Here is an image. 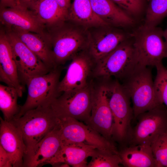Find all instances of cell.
<instances>
[{
	"mask_svg": "<svg viewBox=\"0 0 167 167\" xmlns=\"http://www.w3.org/2000/svg\"><path fill=\"white\" fill-rule=\"evenodd\" d=\"M15 5L16 0H0V8L12 7Z\"/></svg>",
	"mask_w": 167,
	"mask_h": 167,
	"instance_id": "d6a6232c",
	"label": "cell"
},
{
	"mask_svg": "<svg viewBox=\"0 0 167 167\" xmlns=\"http://www.w3.org/2000/svg\"><path fill=\"white\" fill-rule=\"evenodd\" d=\"M151 146L156 167H167V130L158 136Z\"/></svg>",
	"mask_w": 167,
	"mask_h": 167,
	"instance_id": "83f0119b",
	"label": "cell"
},
{
	"mask_svg": "<svg viewBox=\"0 0 167 167\" xmlns=\"http://www.w3.org/2000/svg\"><path fill=\"white\" fill-rule=\"evenodd\" d=\"M18 97L15 88L0 84V109L5 121H11L19 113L21 106L17 103Z\"/></svg>",
	"mask_w": 167,
	"mask_h": 167,
	"instance_id": "d4e9b609",
	"label": "cell"
},
{
	"mask_svg": "<svg viewBox=\"0 0 167 167\" xmlns=\"http://www.w3.org/2000/svg\"><path fill=\"white\" fill-rule=\"evenodd\" d=\"M106 92L113 118L112 136L122 141L129 139L134 118L130 98L120 82L113 78L106 79Z\"/></svg>",
	"mask_w": 167,
	"mask_h": 167,
	"instance_id": "277c9868",
	"label": "cell"
},
{
	"mask_svg": "<svg viewBox=\"0 0 167 167\" xmlns=\"http://www.w3.org/2000/svg\"><path fill=\"white\" fill-rule=\"evenodd\" d=\"M51 69L57 67L53 57L49 38L45 36L28 31L19 28H9Z\"/></svg>",
	"mask_w": 167,
	"mask_h": 167,
	"instance_id": "ffe728a7",
	"label": "cell"
},
{
	"mask_svg": "<svg viewBox=\"0 0 167 167\" xmlns=\"http://www.w3.org/2000/svg\"><path fill=\"white\" fill-rule=\"evenodd\" d=\"M51 36L50 43L55 63L62 66L79 52L88 49L89 33L77 28L60 27Z\"/></svg>",
	"mask_w": 167,
	"mask_h": 167,
	"instance_id": "ba28073f",
	"label": "cell"
},
{
	"mask_svg": "<svg viewBox=\"0 0 167 167\" xmlns=\"http://www.w3.org/2000/svg\"><path fill=\"white\" fill-rule=\"evenodd\" d=\"M92 84L91 112L86 124L110 139L112 137L113 121L107 95L106 79L95 77Z\"/></svg>",
	"mask_w": 167,
	"mask_h": 167,
	"instance_id": "8fae6325",
	"label": "cell"
},
{
	"mask_svg": "<svg viewBox=\"0 0 167 167\" xmlns=\"http://www.w3.org/2000/svg\"><path fill=\"white\" fill-rule=\"evenodd\" d=\"M121 164L126 167H156L151 146L131 145L119 152Z\"/></svg>",
	"mask_w": 167,
	"mask_h": 167,
	"instance_id": "cb8c5ba5",
	"label": "cell"
},
{
	"mask_svg": "<svg viewBox=\"0 0 167 167\" xmlns=\"http://www.w3.org/2000/svg\"><path fill=\"white\" fill-rule=\"evenodd\" d=\"M163 36L165 38V42L167 47V27L166 29L163 31Z\"/></svg>",
	"mask_w": 167,
	"mask_h": 167,
	"instance_id": "e575fe53",
	"label": "cell"
},
{
	"mask_svg": "<svg viewBox=\"0 0 167 167\" xmlns=\"http://www.w3.org/2000/svg\"><path fill=\"white\" fill-rule=\"evenodd\" d=\"M61 144L58 124L35 146L30 155L24 160L23 167H37L47 164L59 151Z\"/></svg>",
	"mask_w": 167,
	"mask_h": 167,
	"instance_id": "ac0fdd59",
	"label": "cell"
},
{
	"mask_svg": "<svg viewBox=\"0 0 167 167\" xmlns=\"http://www.w3.org/2000/svg\"><path fill=\"white\" fill-rule=\"evenodd\" d=\"M147 0V2H148V1H149V0Z\"/></svg>",
	"mask_w": 167,
	"mask_h": 167,
	"instance_id": "d590c367",
	"label": "cell"
},
{
	"mask_svg": "<svg viewBox=\"0 0 167 167\" xmlns=\"http://www.w3.org/2000/svg\"><path fill=\"white\" fill-rule=\"evenodd\" d=\"M131 16H137L144 10L146 0H111Z\"/></svg>",
	"mask_w": 167,
	"mask_h": 167,
	"instance_id": "f546056e",
	"label": "cell"
},
{
	"mask_svg": "<svg viewBox=\"0 0 167 167\" xmlns=\"http://www.w3.org/2000/svg\"><path fill=\"white\" fill-rule=\"evenodd\" d=\"M59 6L65 11L68 13L70 7L71 0H55Z\"/></svg>",
	"mask_w": 167,
	"mask_h": 167,
	"instance_id": "1f68e13d",
	"label": "cell"
},
{
	"mask_svg": "<svg viewBox=\"0 0 167 167\" xmlns=\"http://www.w3.org/2000/svg\"></svg>",
	"mask_w": 167,
	"mask_h": 167,
	"instance_id": "8d00e7d4",
	"label": "cell"
},
{
	"mask_svg": "<svg viewBox=\"0 0 167 167\" xmlns=\"http://www.w3.org/2000/svg\"><path fill=\"white\" fill-rule=\"evenodd\" d=\"M38 0H16V5H18L27 8L31 3Z\"/></svg>",
	"mask_w": 167,
	"mask_h": 167,
	"instance_id": "836d02e7",
	"label": "cell"
},
{
	"mask_svg": "<svg viewBox=\"0 0 167 167\" xmlns=\"http://www.w3.org/2000/svg\"><path fill=\"white\" fill-rule=\"evenodd\" d=\"M0 79L7 85L15 88L19 97L22 96L24 87L19 79L17 66L6 32L0 34Z\"/></svg>",
	"mask_w": 167,
	"mask_h": 167,
	"instance_id": "d6986e66",
	"label": "cell"
},
{
	"mask_svg": "<svg viewBox=\"0 0 167 167\" xmlns=\"http://www.w3.org/2000/svg\"><path fill=\"white\" fill-rule=\"evenodd\" d=\"M138 122L132 129L131 145L151 146L154 139L167 130V109L162 105L139 114Z\"/></svg>",
	"mask_w": 167,
	"mask_h": 167,
	"instance_id": "4fadbf2b",
	"label": "cell"
},
{
	"mask_svg": "<svg viewBox=\"0 0 167 167\" xmlns=\"http://www.w3.org/2000/svg\"><path fill=\"white\" fill-rule=\"evenodd\" d=\"M0 119V145L10 156L13 167H23L26 148L22 135L11 122Z\"/></svg>",
	"mask_w": 167,
	"mask_h": 167,
	"instance_id": "e0dca14e",
	"label": "cell"
},
{
	"mask_svg": "<svg viewBox=\"0 0 167 167\" xmlns=\"http://www.w3.org/2000/svg\"><path fill=\"white\" fill-rule=\"evenodd\" d=\"M122 163L119 154L96 149L88 164V167H118Z\"/></svg>",
	"mask_w": 167,
	"mask_h": 167,
	"instance_id": "4316f807",
	"label": "cell"
},
{
	"mask_svg": "<svg viewBox=\"0 0 167 167\" xmlns=\"http://www.w3.org/2000/svg\"><path fill=\"white\" fill-rule=\"evenodd\" d=\"M156 74L154 81L156 95L167 109V68L162 62L157 65Z\"/></svg>",
	"mask_w": 167,
	"mask_h": 167,
	"instance_id": "f1b7e54d",
	"label": "cell"
},
{
	"mask_svg": "<svg viewBox=\"0 0 167 167\" xmlns=\"http://www.w3.org/2000/svg\"><path fill=\"white\" fill-rule=\"evenodd\" d=\"M96 148L84 143L62 140L59 151L47 164L57 166L66 163L75 167H87V159L92 157Z\"/></svg>",
	"mask_w": 167,
	"mask_h": 167,
	"instance_id": "2e32d148",
	"label": "cell"
},
{
	"mask_svg": "<svg viewBox=\"0 0 167 167\" xmlns=\"http://www.w3.org/2000/svg\"><path fill=\"white\" fill-rule=\"evenodd\" d=\"M7 31L6 36L16 64L19 79L24 87L31 78L47 74L52 70L31 51L11 29L8 28Z\"/></svg>",
	"mask_w": 167,
	"mask_h": 167,
	"instance_id": "9c48e42d",
	"label": "cell"
},
{
	"mask_svg": "<svg viewBox=\"0 0 167 167\" xmlns=\"http://www.w3.org/2000/svg\"><path fill=\"white\" fill-rule=\"evenodd\" d=\"M138 66L132 40L127 38L97 62L95 77L112 78L122 81Z\"/></svg>",
	"mask_w": 167,
	"mask_h": 167,
	"instance_id": "5b68a950",
	"label": "cell"
},
{
	"mask_svg": "<svg viewBox=\"0 0 167 167\" xmlns=\"http://www.w3.org/2000/svg\"><path fill=\"white\" fill-rule=\"evenodd\" d=\"M163 33L160 28L143 24L131 34L138 65L155 66L167 58V47L163 39Z\"/></svg>",
	"mask_w": 167,
	"mask_h": 167,
	"instance_id": "3957f363",
	"label": "cell"
},
{
	"mask_svg": "<svg viewBox=\"0 0 167 167\" xmlns=\"http://www.w3.org/2000/svg\"><path fill=\"white\" fill-rule=\"evenodd\" d=\"M51 104L29 110L10 122L22 135L26 148L24 161L30 155L35 146L59 124V119Z\"/></svg>",
	"mask_w": 167,
	"mask_h": 167,
	"instance_id": "6da1fadb",
	"label": "cell"
},
{
	"mask_svg": "<svg viewBox=\"0 0 167 167\" xmlns=\"http://www.w3.org/2000/svg\"><path fill=\"white\" fill-rule=\"evenodd\" d=\"M0 20L8 28L16 27L25 30L45 36V26L27 8L16 5L0 8Z\"/></svg>",
	"mask_w": 167,
	"mask_h": 167,
	"instance_id": "9a60e30c",
	"label": "cell"
},
{
	"mask_svg": "<svg viewBox=\"0 0 167 167\" xmlns=\"http://www.w3.org/2000/svg\"><path fill=\"white\" fill-rule=\"evenodd\" d=\"M92 82L81 88L63 92L53 101L51 106L58 118L69 117L87 122L92 107Z\"/></svg>",
	"mask_w": 167,
	"mask_h": 167,
	"instance_id": "52a82bcc",
	"label": "cell"
},
{
	"mask_svg": "<svg viewBox=\"0 0 167 167\" xmlns=\"http://www.w3.org/2000/svg\"><path fill=\"white\" fill-rule=\"evenodd\" d=\"M12 159L8 153L0 145V167H12Z\"/></svg>",
	"mask_w": 167,
	"mask_h": 167,
	"instance_id": "4dcf8cb0",
	"label": "cell"
},
{
	"mask_svg": "<svg viewBox=\"0 0 167 167\" xmlns=\"http://www.w3.org/2000/svg\"><path fill=\"white\" fill-rule=\"evenodd\" d=\"M27 8L32 11L45 26L55 28L67 19L68 13L63 10L55 0H38Z\"/></svg>",
	"mask_w": 167,
	"mask_h": 167,
	"instance_id": "7402d4cb",
	"label": "cell"
},
{
	"mask_svg": "<svg viewBox=\"0 0 167 167\" xmlns=\"http://www.w3.org/2000/svg\"><path fill=\"white\" fill-rule=\"evenodd\" d=\"M62 69V66H58L47 74L33 77L27 81V99L15 118L39 106L51 104L60 95L58 88Z\"/></svg>",
	"mask_w": 167,
	"mask_h": 167,
	"instance_id": "8992f818",
	"label": "cell"
},
{
	"mask_svg": "<svg viewBox=\"0 0 167 167\" xmlns=\"http://www.w3.org/2000/svg\"><path fill=\"white\" fill-rule=\"evenodd\" d=\"M128 38L122 31L111 26L102 27L93 34L89 33L88 50L97 62L116 48Z\"/></svg>",
	"mask_w": 167,
	"mask_h": 167,
	"instance_id": "5bb4252c",
	"label": "cell"
},
{
	"mask_svg": "<svg viewBox=\"0 0 167 167\" xmlns=\"http://www.w3.org/2000/svg\"><path fill=\"white\" fill-rule=\"evenodd\" d=\"M121 82L132 100L134 119L142 113L164 105L156 95L151 71L148 66L138 65Z\"/></svg>",
	"mask_w": 167,
	"mask_h": 167,
	"instance_id": "7a4b0ae2",
	"label": "cell"
},
{
	"mask_svg": "<svg viewBox=\"0 0 167 167\" xmlns=\"http://www.w3.org/2000/svg\"><path fill=\"white\" fill-rule=\"evenodd\" d=\"M58 88L59 94L81 88L90 84L95 78L97 62L87 49L75 56Z\"/></svg>",
	"mask_w": 167,
	"mask_h": 167,
	"instance_id": "7c38bea8",
	"label": "cell"
},
{
	"mask_svg": "<svg viewBox=\"0 0 167 167\" xmlns=\"http://www.w3.org/2000/svg\"><path fill=\"white\" fill-rule=\"evenodd\" d=\"M67 19L86 28L110 26L95 13L90 0H73Z\"/></svg>",
	"mask_w": 167,
	"mask_h": 167,
	"instance_id": "603a6c76",
	"label": "cell"
},
{
	"mask_svg": "<svg viewBox=\"0 0 167 167\" xmlns=\"http://www.w3.org/2000/svg\"><path fill=\"white\" fill-rule=\"evenodd\" d=\"M93 11L110 26L126 27L134 24L132 17L111 0H90Z\"/></svg>",
	"mask_w": 167,
	"mask_h": 167,
	"instance_id": "44dd1931",
	"label": "cell"
},
{
	"mask_svg": "<svg viewBox=\"0 0 167 167\" xmlns=\"http://www.w3.org/2000/svg\"><path fill=\"white\" fill-rule=\"evenodd\" d=\"M144 24L154 27L167 16V0H149Z\"/></svg>",
	"mask_w": 167,
	"mask_h": 167,
	"instance_id": "484cf974",
	"label": "cell"
},
{
	"mask_svg": "<svg viewBox=\"0 0 167 167\" xmlns=\"http://www.w3.org/2000/svg\"><path fill=\"white\" fill-rule=\"evenodd\" d=\"M58 118L62 140L81 143L94 146L100 150L119 154L110 139L89 125L71 117Z\"/></svg>",
	"mask_w": 167,
	"mask_h": 167,
	"instance_id": "30bf717a",
	"label": "cell"
}]
</instances>
